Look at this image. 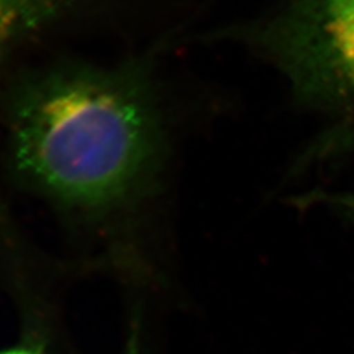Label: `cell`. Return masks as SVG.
I'll list each match as a JSON object with an SVG mask.
<instances>
[{
  "instance_id": "cell-1",
  "label": "cell",
  "mask_w": 354,
  "mask_h": 354,
  "mask_svg": "<svg viewBox=\"0 0 354 354\" xmlns=\"http://www.w3.org/2000/svg\"><path fill=\"white\" fill-rule=\"evenodd\" d=\"M8 140L26 184L87 212L140 196L165 160L160 109L138 64H64L28 76L13 92Z\"/></svg>"
},
{
  "instance_id": "cell-2",
  "label": "cell",
  "mask_w": 354,
  "mask_h": 354,
  "mask_svg": "<svg viewBox=\"0 0 354 354\" xmlns=\"http://www.w3.org/2000/svg\"><path fill=\"white\" fill-rule=\"evenodd\" d=\"M235 37L266 55L306 105L354 118V7L289 0Z\"/></svg>"
},
{
  "instance_id": "cell-3",
  "label": "cell",
  "mask_w": 354,
  "mask_h": 354,
  "mask_svg": "<svg viewBox=\"0 0 354 354\" xmlns=\"http://www.w3.org/2000/svg\"><path fill=\"white\" fill-rule=\"evenodd\" d=\"M77 0H0V67L13 46Z\"/></svg>"
},
{
  "instance_id": "cell-4",
  "label": "cell",
  "mask_w": 354,
  "mask_h": 354,
  "mask_svg": "<svg viewBox=\"0 0 354 354\" xmlns=\"http://www.w3.org/2000/svg\"><path fill=\"white\" fill-rule=\"evenodd\" d=\"M0 354H38L33 349H28V348H15V349H8V351H3Z\"/></svg>"
},
{
  "instance_id": "cell-5",
  "label": "cell",
  "mask_w": 354,
  "mask_h": 354,
  "mask_svg": "<svg viewBox=\"0 0 354 354\" xmlns=\"http://www.w3.org/2000/svg\"><path fill=\"white\" fill-rule=\"evenodd\" d=\"M339 4H344V6H349V7H354V0H330Z\"/></svg>"
}]
</instances>
